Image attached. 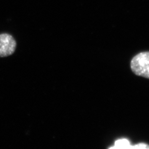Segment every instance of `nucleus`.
Listing matches in <instances>:
<instances>
[{
  "label": "nucleus",
  "mask_w": 149,
  "mask_h": 149,
  "mask_svg": "<svg viewBox=\"0 0 149 149\" xmlns=\"http://www.w3.org/2000/svg\"><path fill=\"white\" fill-rule=\"evenodd\" d=\"M17 43L11 35L7 33L0 34V57L8 56L15 53Z\"/></svg>",
  "instance_id": "obj_2"
},
{
  "label": "nucleus",
  "mask_w": 149,
  "mask_h": 149,
  "mask_svg": "<svg viewBox=\"0 0 149 149\" xmlns=\"http://www.w3.org/2000/svg\"><path fill=\"white\" fill-rule=\"evenodd\" d=\"M132 149H149V145L145 143H140L133 145Z\"/></svg>",
  "instance_id": "obj_4"
},
{
  "label": "nucleus",
  "mask_w": 149,
  "mask_h": 149,
  "mask_svg": "<svg viewBox=\"0 0 149 149\" xmlns=\"http://www.w3.org/2000/svg\"><path fill=\"white\" fill-rule=\"evenodd\" d=\"M132 146L128 139H120L116 140L114 145L109 149H132Z\"/></svg>",
  "instance_id": "obj_3"
},
{
  "label": "nucleus",
  "mask_w": 149,
  "mask_h": 149,
  "mask_svg": "<svg viewBox=\"0 0 149 149\" xmlns=\"http://www.w3.org/2000/svg\"><path fill=\"white\" fill-rule=\"evenodd\" d=\"M134 74L149 79V52H144L135 55L130 62Z\"/></svg>",
  "instance_id": "obj_1"
}]
</instances>
